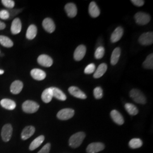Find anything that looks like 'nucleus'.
<instances>
[{
	"instance_id": "nucleus-1",
	"label": "nucleus",
	"mask_w": 153,
	"mask_h": 153,
	"mask_svg": "<svg viewBox=\"0 0 153 153\" xmlns=\"http://www.w3.org/2000/svg\"><path fill=\"white\" fill-rule=\"evenodd\" d=\"M85 137V133L82 131H79L73 134L69 141V146L74 149L78 148L82 144Z\"/></svg>"
},
{
	"instance_id": "nucleus-2",
	"label": "nucleus",
	"mask_w": 153,
	"mask_h": 153,
	"mask_svg": "<svg viewBox=\"0 0 153 153\" xmlns=\"http://www.w3.org/2000/svg\"><path fill=\"white\" fill-rule=\"evenodd\" d=\"M129 95L136 103L138 104H145L146 103V99L144 94L138 89H132L129 93Z\"/></svg>"
},
{
	"instance_id": "nucleus-3",
	"label": "nucleus",
	"mask_w": 153,
	"mask_h": 153,
	"mask_svg": "<svg viewBox=\"0 0 153 153\" xmlns=\"http://www.w3.org/2000/svg\"><path fill=\"white\" fill-rule=\"evenodd\" d=\"M22 110L27 114H33L38 111L39 105L33 100H26L22 104Z\"/></svg>"
},
{
	"instance_id": "nucleus-4",
	"label": "nucleus",
	"mask_w": 153,
	"mask_h": 153,
	"mask_svg": "<svg viewBox=\"0 0 153 153\" xmlns=\"http://www.w3.org/2000/svg\"><path fill=\"white\" fill-rule=\"evenodd\" d=\"M134 19L136 23L139 25H146L150 21V16L146 13L138 12L135 16Z\"/></svg>"
},
{
	"instance_id": "nucleus-5",
	"label": "nucleus",
	"mask_w": 153,
	"mask_h": 153,
	"mask_svg": "<svg viewBox=\"0 0 153 153\" xmlns=\"http://www.w3.org/2000/svg\"><path fill=\"white\" fill-rule=\"evenodd\" d=\"M74 115V111L71 108H64L61 109L57 114V118L61 120H67Z\"/></svg>"
},
{
	"instance_id": "nucleus-6",
	"label": "nucleus",
	"mask_w": 153,
	"mask_h": 153,
	"mask_svg": "<svg viewBox=\"0 0 153 153\" xmlns=\"http://www.w3.org/2000/svg\"><path fill=\"white\" fill-rule=\"evenodd\" d=\"M13 134V127L11 124H7L2 128L1 137L4 142H8L11 139Z\"/></svg>"
},
{
	"instance_id": "nucleus-7",
	"label": "nucleus",
	"mask_w": 153,
	"mask_h": 153,
	"mask_svg": "<svg viewBox=\"0 0 153 153\" xmlns=\"http://www.w3.org/2000/svg\"><path fill=\"white\" fill-rule=\"evenodd\" d=\"M138 42L142 45H150L153 44V32L143 33L138 39Z\"/></svg>"
},
{
	"instance_id": "nucleus-8",
	"label": "nucleus",
	"mask_w": 153,
	"mask_h": 153,
	"mask_svg": "<svg viewBox=\"0 0 153 153\" xmlns=\"http://www.w3.org/2000/svg\"><path fill=\"white\" fill-rule=\"evenodd\" d=\"M105 146L101 142H94L89 144L86 148L88 153H97L104 150Z\"/></svg>"
},
{
	"instance_id": "nucleus-9",
	"label": "nucleus",
	"mask_w": 153,
	"mask_h": 153,
	"mask_svg": "<svg viewBox=\"0 0 153 153\" xmlns=\"http://www.w3.org/2000/svg\"><path fill=\"white\" fill-rule=\"evenodd\" d=\"M86 53V47L84 45H80L76 47L74 53V59L76 61L82 60Z\"/></svg>"
},
{
	"instance_id": "nucleus-10",
	"label": "nucleus",
	"mask_w": 153,
	"mask_h": 153,
	"mask_svg": "<svg viewBox=\"0 0 153 153\" xmlns=\"http://www.w3.org/2000/svg\"><path fill=\"white\" fill-rule=\"evenodd\" d=\"M42 26L44 30L48 33H52L55 31L56 26L53 21L50 18H46L42 23Z\"/></svg>"
},
{
	"instance_id": "nucleus-11",
	"label": "nucleus",
	"mask_w": 153,
	"mask_h": 153,
	"mask_svg": "<svg viewBox=\"0 0 153 153\" xmlns=\"http://www.w3.org/2000/svg\"><path fill=\"white\" fill-rule=\"evenodd\" d=\"M37 60L39 64L44 67H50L53 64L52 59L47 55H40Z\"/></svg>"
},
{
	"instance_id": "nucleus-12",
	"label": "nucleus",
	"mask_w": 153,
	"mask_h": 153,
	"mask_svg": "<svg viewBox=\"0 0 153 153\" xmlns=\"http://www.w3.org/2000/svg\"><path fill=\"white\" fill-rule=\"evenodd\" d=\"M68 91L76 98L86 99L87 98L86 95L79 88L76 86H71L68 88Z\"/></svg>"
},
{
	"instance_id": "nucleus-13",
	"label": "nucleus",
	"mask_w": 153,
	"mask_h": 153,
	"mask_svg": "<svg viewBox=\"0 0 153 153\" xmlns=\"http://www.w3.org/2000/svg\"><path fill=\"white\" fill-rule=\"evenodd\" d=\"M110 115L112 120L117 125L121 126L124 123V120L123 116L117 110H112L111 112Z\"/></svg>"
},
{
	"instance_id": "nucleus-14",
	"label": "nucleus",
	"mask_w": 153,
	"mask_h": 153,
	"mask_svg": "<svg viewBox=\"0 0 153 153\" xmlns=\"http://www.w3.org/2000/svg\"><path fill=\"white\" fill-rule=\"evenodd\" d=\"M22 30V23L19 18H15L11 23V32L13 34H18Z\"/></svg>"
},
{
	"instance_id": "nucleus-15",
	"label": "nucleus",
	"mask_w": 153,
	"mask_h": 153,
	"mask_svg": "<svg viewBox=\"0 0 153 153\" xmlns=\"http://www.w3.org/2000/svg\"><path fill=\"white\" fill-rule=\"evenodd\" d=\"M66 13L69 18H74L76 16L77 14L76 6L73 3H68L65 6Z\"/></svg>"
},
{
	"instance_id": "nucleus-16",
	"label": "nucleus",
	"mask_w": 153,
	"mask_h": 153,
	"mask_svg": "<svg viewBox=\"0 0 153 153\" xmlns=\"http://www.w3.org/2000/svg\"><path fill=\"white\" fill-rule=\"evenodd\" d=\"M35 131V128L33 126H26L22 131L21 138L23 140H26L31 137Z\"/></svg>"
},
{
	"instance_id": "nucleus-17",
	"label": "nucleus",
	"mask_w": 153,
	"mask_h": 153,
	"mask_svg": "<svg viewBox=\"0 0 153 153\" xmlns=\"http://www.w3.org/2000/svg\"><path fill=\"white\" fill-rule=\"evenodd\" d=\"M124 33L123 28L118 27L114 30L111 36V41L112 43H116L120 40Z\"/></svg>"
},
{
	"instance_id": "nucleus-18",
	"label": "nucleus",
	"mask_w": 153,
	"mask_h": 153,
	"mask_svg": "<svg viewBox=\"0 0 153 153\" xmlns=\"http://www.w3.org/2000/svg\"><path fill=\"white\" fill-rule=\"evenodd\" d=\"M31 76L35 80L42 81L45 78L46 73L41 69H33L31 71Z\"/></svg>"
},
{
	"instance_id": "nucleus-19",
	"label": "nucleus",
	"mask_w": 153,
	"mask_h": 153,
	"mask_svg": "<svg viewBox=\"0 0 153 153\" xmlns=\"http://www.w3.org/2000/svg\"><path fill=\"white\" fill-rule=\"evenodd\" d=\"M23 88V83L19 80H16L11 83L10 91L13 94H18L21 92Z\"/></svg>"
},
{
	"instance_id": "nucleus-20",
	"label": "nucleus",
	"mask_w": 153,
	"mask_h": 153,
	"mask_svg": "<svg viewBox=\"0 0 153 153\" xmlns=\"http://www.w3.org/2000/svg\"><path fill=\"white\" fill-rule=\"evenodd\" d=\"M1 105L7 110H14L16 107V103L10 99H3L0 102Z\"/></svg>"
},
{
	"instance_id": "nucleus-21",
	"label": "nucleus",
	"mask_w": 153,
	"mask_h": 153,
	"mask_svg": "<svg viewBox=\"0 0 153 153\" xmlns=\"http://www.w3.org/2000/svg\"><path fill=\"white\" fill-rule=\"evenodd\" d=\"M88 12L92 18H97L100 15V11L95 2H91L88 7Z\"/></svg>"
},
{
	"instance_id": "nucleus-22",
	"label": "nucleus",
	"mask_w": 153,
	"mask_h": 153,
	"mask_svg": "<svg viewBox=\"0 0 153 153\" xmlns=\"http://www.w3.org/2000/svg\"><path fill=\"white\" fill-rule=\"evenodd\" d=\"M51 88L52 91L53 97L61 101H65L66 100V96L65 94L63 93L60 89H59V88H53V87Z\"/></svg>"
},
{
	"instance_id": "nucleus-23",
	"label": "nucleus",
	"mask_w": 153,
	"mask_h": 153,
	"mask_svg": "<svg viewBox=\"0 0 153 153\" xmlns=\"http://www.w3.org/2000/svg\"><path fill=\"white\" fill-rule=\"evenodd\" d=\"M53 98L52 91L51 88L44 90L42 94V99L45 103H49Z\"/></svg>"
},
{
	"instance_id": "nucleus-24",
	"label": "nucleus",
	"mask_w": 153,
	"mask_h": 153,
	"mask_svg": "<svg viewBox=\"0 0 153 153\" xmlns=\"http://www.w3.org/2000/svg\"><path fill=\"white\" fill-rule=\"evenodd\" d=\"M107 65L105 63H102L99 65L97 70L95 71L94 74V77L95 78H99L103 76L104 73L107 71Z\"/></svg>"
},
{
	"instance_id": "nucleus-25",
	"label": "nucleus",
	"mask_w": 153,
	"mask_h": 153,
	"mask_svg": "<svg viewBox=\"0 0 153 153\" xmlns=\"http://www.w3.org/2000/svg\"><path fill=\"white\" fill-rule=\"evenodd\" d=\"M44 139H45V137L43 135L39 136V137L36 138L30 144L29 149L31 151H33L39 148L44 141Z\"/></svg>"
},
{
	"instance_id": "nucleus-26",
	"label": "nucleus",
	"mask_w": 153,
	"mask_h": 153,
	"mask_svg": "<svg viewBox=\"0 0 153 153\" xmlns=\"http://www.w3.org/2000/svg\"><path fill=\"white\" fill-rule=\"evenodd\" d=\"M38 29L35 25H31L27 28L26 32V38L28 40H33L37 35Z\"/></svg>"
},
{
	"instance_id": "nucleus-27",
	"label": "nucleus",
	"mask_w": 153,
	"mask_h": 153,
	"mask_svg": "<svg viewBox=\"0 0 153 153\" xmlns=\"http://www.w3.org/2000/svg\"><path fill=\"white\" fill-rule=\"evenodd\" d=\"M121 54V49L120 48H116L112 52L111 57V64L112 65H115L119 61Z\"/></svg>"
},
{
	"instance_id": "nucleus-28",
	"label": "nucleus",
	"mask_w": 153,
	"mask_h": 153,
	"mask_svg": "<svg viewBox=\"0 0 153 153\" xmlns=\"http://www.w3.org/2000/svg\"><path fill=\"white\" fill-rule=\"evenodd\" d=\"M0 44L6 48H11L14 45L11 39L4 35H0Z\"/></svg>"
},
{
	"instance_id": "nucleus-29",
	"label": "nucleus",
	"mask_w": 153,
	"mask_h": 153,
	"mask_svg": "<svg viewBox=\"0 0 153 153\" xmlns=\"http://www.w3.org/2000/svg\"><path fill=\"white\" fill-rule=\"evenodd\" d=\"M125 108L127 112L131 116H135L138 114V109L137 107L131 103H126L125 104Z\"/></svg>"
},
{
	"instance_id": "nucleus-30",
	"label": "nucleus",
	"mask_w": 153,
	"mask_h": 153,
	"mask_svg": "<svg viewBox=\"0 0 153 153\" xmlns=\"http://www.w3.org/2000/svg\"><path fill=\"white\" fill-rule=\"evenodd\" d=\"M143 67L147 69H153V54L149 55L145 61L143 62Z\"/></svg>"
},
{
	"instance_id": "nucleus-31",
	"label": "nucleus",
	"mask_w": 153,
	"mask_h": 153,
	"mask_svg": "<svg viewBox=\"0 0 153 153\" xmlns=\"http://www.w3.org/2000/svg\"><path fill=\"white\" fill-rule=\"evenodd\" d=\"M142 145V141L140 138H133L129 142V146L131 149L141 148Z\"/></svg>"
},
{
	"instance_id": "nucleus-32",
	"label": "nucleus",
	"mask_w": 153,
	"mask_h": 153,
	"mask_svg": "<svg viewBox=\"0 0 153 153\" xmlns=\"http://www.w3.org/2000/svg\"><path fill=\"white\" fill-rule=\"evenodd\" d=\"M105 53V49L103 47H99L96 49L95 52V57L97 59H100L103 58Z\"/></svg>"
},
{
	"instance_id": "nucleus-33",
	"label": "nucleus",
	"mask_w": 153,
	"mask_h": 153,
	"mask_svg": "<svg viewBox=\"0 0 153 153\" xmlns=\"http://www.w3.org/2000/svg\"><path fill=\"white\" fill-rule=\"evenodd\" d=\"M94 95L96 99H100L103 97V90L100 87H97L94 90Z\"/></svg>"
},
{
	"instance_id": "nucleus-34",
	"label": "nucleus",
	"mask_w": 153,
	"mask_h": 153,
	"mask_svg": "<svg viewBox=\"0 0 153 153\" xmlns=\"http://www.w3.org/2000/svg\"><path fill=\"white\" fill-rule=\"evenodd\" d=\"M95 71V65L94 64H90L88 65L86 68L85 69L84 72L86 74H92L94 71Z\"/></svg>"
},
{
	"instance_id": "nucleus-35",
	"label": "nucleus",
	"mask_w": 153,
	"mask_h": 153,
	"mask_svg": "<svg viewBox=\"0 0 153 153\" xmlns=\"http://www.w3.org/2000/svg\"><path fill=\"white\" fill-rule=\"evenodd\" d=\"M1 2L6 7L10 9L13 8L15 6V2L12 0H2Z\"/></svg>"
},
{
	"instance_id": "nucleus-36",
	"label": "nucleus",
	"mask_w": 153,
	"mask_h": 153,
	"mask_svg": "<svg viewBox=\"0 0 153 153\" xmlns=\"http://www.w3.org/2000/svg\"><path fill=\"white\" fill-rule=\"evenodd\" d=\"M10 13L6 10H2L0 11V18L3 20L9 19L10 18Z\"/></svg>"
},
{
	"instance_id": "nucleus-37",
	"label": "nucleus",
	"mask_w": 153,
	"mask_h": 153,
	"mask_svg": "<svg viewBox=\"0 0 153 153\" xmlns=\"http://www.w3.org/2000/svg\"><path fill=\"white\" fill-rule=\"evenodd\" d=\"M51 149V143L45 144L43 148L38 153H49Z\"/></svg>"
},
{
	"instance_id": "nucleus-38",
	"label": "nucleus",
	"mask_w": 153,
	"mask_h": 153,
	"mask_svg": "<svg viewBox=\"0 0 153 153\" xmlns=\"http://www.w3.org/2000/svg\"><path fill=\"white\" fill-rule=\"evenodd\" d=\"M131 2L136 6L141 7L144 5L145 1L143 0H131Z\"/></svg>"
},
{
	"instance_id": "nucleus-39",
	"label": "nucleus",
	"mask_w": 153,
	"mask_h": 153,
	"mask_svg": "<svg viewBox=\"0 0 153 153\" xmlns=\"http://www.w3.org/2000/svg\"><path fill=\"white\" fill-rule=\"evenodd\" d=\"M6 27V25L5 23L2 21H0V30H2Z\"/></svg>"
},
{
	"instance_id": "nucleus-40",
	"label": "nucleus",
	"mask_w": 153,
	"mask_h": 153,
	"mask_svg": "<svg viewBox=\"0 0 153 153\" xmlns=\"http://www.w3.org/2000/svg\"><path fill=\"white\" fill-rule=\"evenodd\" d=\"M4 73V71L0 69V75H1V74H3Z\"/></svg>"
}]
</instances>
